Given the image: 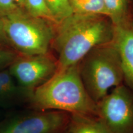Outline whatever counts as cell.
I'll use <instances>...</instances> for the list:
<instances>
[{"label": "cell", "instance_id": "obj_1", "mask_svg": "<svg viewBox=\"0 0 133 133\" xmlns=\"http://www.w3.org/2000/svg\"><path fill=\"white\" fill-rule=\"evenodd\" d=\"M56 25L52 43L58 69L78 64L94 48L114 39V25L105 16L72 13Z\"/></svg>", "mask_w": 133, "mask_h": 133}, {"label": "cell", "instance_id": "obj_2", "mask_svg": "<svg viewBox=\"0 0 133 133\" xmlns=\"http://www.w3.org/2000/svg\"><path fill=\"white\" fill-rule=\"evenodd\" d=\"M39 111L55 110L97 116V105L81 81L78 64L58 69L50 78L29 96Z\"/></svg>", "mask_w": 133, "mask_h": 133}, {"label": "cell", "instance_id": "obj_3", "mask_svg": "<svg viewBox=\"0 0 133 133\" xmlns=\"http://www.w3.org/2000/svg\"><path fill=\"white\" fill-rule=\"evenodd\" d=\"M78 65L83 85L96 104L124 81L119 54L113 41L94 48Z\"/></svg>", "mask_w": 133, "mask_h": 133}, {"label": "cell", "instance_id": "obj_4", "mask_svg": "<svg viewBox=\"0 0 133 133\" xmlns=\"http://www.w3.org/2000/svg\"><path fill=\"white\" fill-rule=\"evenodd\" d=\"M1 18L9 44L20 54H48L54 37V24L31 16L21 8Z\"/></svg>", "mask_w": 133, "mask_h": 133}, {"label": "cell", "instance_id": "obj_5", "mask_svg": "<svg viewBox=\"0 0 133 133\" xmlns=\"http://www.w3.org/2000/svg\"><path fill=\"white\" fill-rule=\"evenodd\" d=\"M97 117L110 133H133V91L121 84L98 102Z\"/></svg>", "mask_w": 133, "mask_h": 133}, {"label": "cell", "instance_id": "obj_6", "mask_svg": "<svg viewBox=\"0 0 133 133\" xmlns=\"http://www.w3.org/2000/svg\"><path fill=\"white\" fill-rule=\"evenodd\" d=\"M58 69L57 61L49 54L17 56L9 70L23 92L28 96L48 80Z\"/></svg>", "mask_w": 133, "mask_h": 133}, {"label": "cell", "instance_id": "obj_7", "mask_svg": "<svg viewBox=\"0 0 133 133\" xmlns=\"http://www.w3.org/2000/svg\"><path fill=\"white\" fill-rule=\"evenodd\" d=\"M69 118L55 110L16 116L0 122V133H63Z\"/></svg>", "mask_w": 133, "mask_h": 133}, {"label": "cell", "instance_id": "obj_8", "mask_svg": "<svg viewBox=\"0 0 133 133\" xmlns=\"http://www.w3.org/2000/svg\"><path fill=\"white\" fill-rule=\"evenodd\" d=\"M114 25V43L120 59L124 81L133 91V24L126 21Z\"/></svg>", "mask_w": 133, "mask_h": 133}, {"label": "cell", "instance_id": "obj_9", "mask_svg": "<svg viewBox=\"0 0 133 133\" xmlns=\"http://www.w3.org/2000/svg\"><path fill=\"white\" fill-rule=\"evenodd\" d=\"M63 133H110L99 117L84 115L71 114Z\"/></svg>", "mask_w": 133, "mask_h": 133}, {"label": "cell", "instance_id": "obj_10", "mask_svg": "<svg viewBox=\"0 0 133 133\" xmlns=\"http://www.w3.org/2000/svg\"><path fill=\"white\" fill-rule=\"evenodd\" d=\"M73 13L101 15L109 17L104 0H70Z\"/></svg>", "mask_w": 133, "mask_h": 133}, {"label": "cell", "instance_id": "obj_11", "mask_svg": "<svg viewBox=\"0 0 133 133\" xmlns=\"http://www.w3.org/2000/svg\"><path fill=\"white\" fill-rule=\"evenodd\" d=\"M113 24L116 25L128 19V0H104Z\"/></svg>", "mask_w": 133, "mask_h": 133}, {"label": "cell", "instance_id": "obj_12", "mask_svg": "<svg viewBox=\"0 0 133 133\" xmlns=\"http://www.w3.org/2000/svg\"><path fill=\"white\" fill-rule=\"evenodd\" d=\"M24 9L31 16L41 18L56 25L46 0H25Z\"/></svg>", "mask_w": 133, "mask_h": 133}, {"label": "cell", "instance_id": "obj_13", "mask_svg": "<svg viewBox=\"0 0 133 133\" xmlns=\"http://www.w3.org/2000/svg\"><path fill=\"white\" fill-rule=\"evenodd\" d=\"M56 25L73 13L70 0H46Z\"/></svg>", "mask_w": 133, "mask_h": 133}, {"label": "cell", "instance_id": "obj_14", "mask_svg": "<svg viewBox=\"0 0 133 133\" xmlns=\"http://www.w3.org/2000/svg\"><path fill=\"white\" fill-rule=\"evenodd\" d=\"M0 84L11 101L22 92L9 69H0Z\"/></svg>", "mask_w": 133, "mask_h": 133}, {"label": "cell", "instance_id": "obj_15", "mask_svg": "<svg viewBox=\"0 0 133 133\" xmlns=\"http://www.w3.org/2000/svg\"><path fill=\"white\" fill-rule=\"evenodd\" d=\"M17 55L14 51L0 47V69L9 65L16 59Z\"/></svg>", "mask_w": 133, "mask_h": 133}, {"label": "cell", "instance_id": "obj_16", "mask_svg": "<svg viewBox=\"0 0 133 133\" xmlns=\"http://www.w3.org/2000/svg\"><path fill=\"white\" fill-rule=\"evenodd\" d=\"M19 8L14 0H0V17L6 16Z\"/></svg>", "mask_w": 133, "mask_h": 133}, {"label": "cell", "instance_id": "obj_17", "mask_svg": "<svg viewBox=\"0 0 133 133\" xmlns=\"http://www.w3.org/2000/svg\"><path fill=\"white\" fill-rule=\"evenodd\" d=\"M7 44H9V43L4 33L2 18L0 17V47L4 48V46Z\"/></svg>", "mask_w": 133, "mask_h": 133}, {"label": "cell", "instance_id": "obj_18", "mask_svg": "<svg viewBox=\"0 0 133 133\" xmlns=\"http://www.w3.org/2000/svg\"><path fill=\"white\" fill-rule=\"evenodd\" d=\"M11 101L8 97L6 93L5 92L4 89H3L2 86L0 84V104H6V103Z\"/></svg>", "mask_w": 133, "mask_h": 133}, {"label": "cell", "instance_id": "obj_19", "mask_svg": "<svg viewBox=\"0 0 133 133\" xmlns=\"http://www.w3.org/2000/svg\"><path fill=\"white\" fill-rule=\"evenodd\" d=\"M14 1H15V2L16 3V4H17L20 8L24 9L25 0H14Z\"/></svg>", "mask_w": 133, "mask_h": 133}]
</instances>
